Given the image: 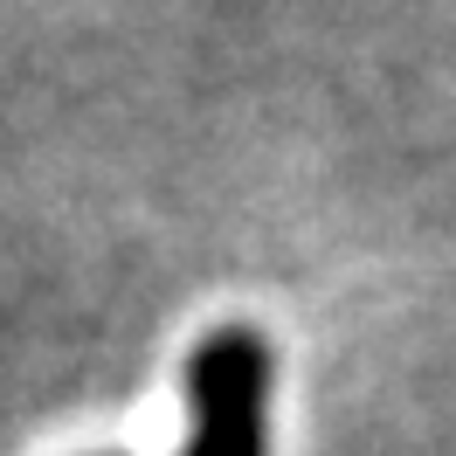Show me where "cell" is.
<instances>
[{
	"mask_svg": "<svg viewBox=\"0 0 456 456\" xmlns=\"http://www.w3.org/2000/svg\"><path fill=\"white\" fill-rule=\"evenodd\" d=\"M194 450L187 456H263V387L270 353L249 332H215L194 353Z\"/></svg>",
	"mask_w": 456,
	"mask_h": 456,
	"instance_id": "cell-1",
	"label": "cell"
}]
</instances>
